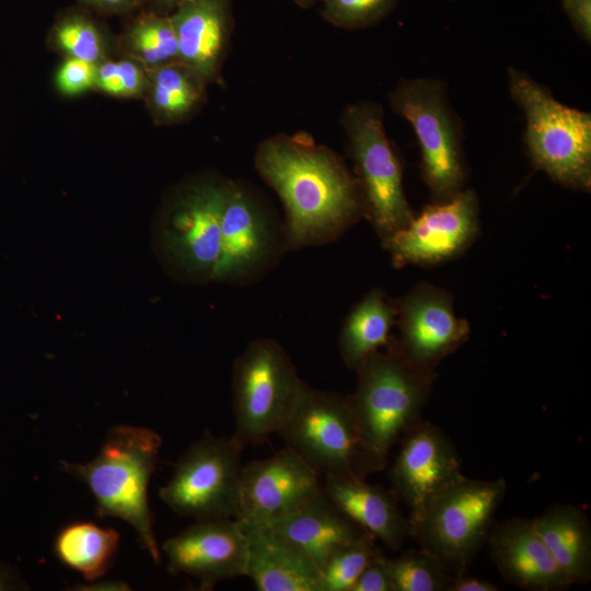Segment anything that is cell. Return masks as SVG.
<instances>
[{
    "mask_svg": "<svg viewBox=\"0 0 591 591\" xmlns=\"http://www.w3.org/2000/svg\"><path fill=\"white\" fill-rule=\"evenodd\" d=\"M499 587L482 578L466 575V572L451 576L448 591H498Z\"/></svg>",
    "mask_w": 591,
    "mask_h": 591,
    "instance_id": "obj_36",
    "label": "cell"
},
{
    "mask_svg": "<svg viewBox=\"0 0 591 591\" xmlns=\"http://www.w3.org/2000/svg\"><path fill=\"white\" fill-rule=\"evenodd\" d=\"M351 591H393L384 565V555L380 551L363 569Z\"/></svg>",
    "mask_w": 591,
    "mask_h": 591,
    "instance_id": "obj_34",
    "label": "cell"
},
{
    "mask_svg": "<svg viewBox=\"0 0 591 591\" xmlns=\"http://www.w3.org/2000/svg\"><path fill=\"white\" fill-rule=\"evenodd\" d=\"M80 590H128V586L121 581H100L91 586L77 588Z\"/></svg>",
    "mask_w": 591,
    "mask_h": 591,
    "instance_id": "obj_39",
    "label": "cell"
},
{
    "mask_svg": "<svg viewBox=\"0 0 591 591\" xmlns=\"http://www.w3.org/2000/svg\"><path fill=\"white\" fill-rule=\"evenodd\" d=\"M232 181L209 179L175 201L162 228L169 262L194 281H212L220 254L221 218Z\"/></svg>",
    "mask_w": 591,
    "mask_h": 591,
    "instance_id": "obj_12",
    "label": "cell"
},
{
    "mask_svg": "<svg viewBox=\"0 0 591 591\" xmlns=\"http://www.w3.org/2000/svg\"><path fill=\"white\" fill-rule=\"evenodd\" d=\"M242 450L232 438L220 439L206 430L175 464L160 498L182 517L236 519Z\"/></svg>",
    "mask_w": 591,
    "mask_h": 591,
    "instance_id": "obj_11",
    "label": "cell"
},
{
    "mask_svg": "<svg viewBox=\"0 0 591 591\" xmlns=\"http://www.w3.org/2000/svg\"><path fill=\"white\" fill-rule=\"evenodd\" d=\"M512 100L525 116L528 154L537 169L567 188H591V115L558 102L528 73L508 68Z\"/></svg>",
    "mask_w": 591,
    "mask_h": 591,
    "instance_id": "obj_4",
    "label": "cell"
},
{
    "mask_svg": "<svg viewBox=\"0 0 591 591\" xmlns=\"http://www.w3.org/2000/svg\"><path fill=\"white\" fill-rule=\"evenodd\" d=\"M148 72L130 60L100 62L96 69L95 86L115 96H136L147 89Z\"/></svg>",
    "mask_w": 591,
    "mask_h": 591,
    "instance_id": "obj_32",
    "label": "cell"
},
{
    "mask_svg": "<svg viewBox=\"0 0 591 591\" xmlns=\"http://www.w3.org/2000/svg\"><path fill=\"white\" fill-rule=\"evenodd\" d=\"M533 525L572 584L591 579V523L578 506L554 503L532 519Z\"/></svg>",
    "mask_w": 591,
    "mask_h": 591,
    "instance_id": "obj_23",
    "label": "cell"
},
{
    "mask_svg": "<svg viewBox=\"0 0 591 591\" xmlns=\"http://www.w3.org/2000/svg\"><path fill=\"white\" fill-rule=\"evenodd\" d=\"M322 490L320 475L286 447L243 465L236 519L244 525L270 526Z\"/></svg>",
    "mask_w": 591,
    "mask_h": 591,
    "instance_id": "obj_15",
    "label": "cell"
},
{
    "mask_svg": "<svg viewBox=\"0 0 591 591\" xmlns=\"http://www.w3.org/2000/svg\"><path fill=\"white\" fill-rule=\"evenodd\" d=\"M304 381L285 348L271 338L248 343L232 371L234 433L240 447L260 444L277 433Z\"/></svg>",
    "mask_w": 591,
    "mask_h": 591,
    "instance_id": "obj_8",
    "label": "cell"
},
{
    "mask_svg": "<svg viewBox=\"0 0 591 591\" xmlns=\"http://www.w3.org/2000/svg\"><path fill=\"white\" fill-rule=\"evenodd\" d=\"M167 569L199 580L201 589L246 576L247 538L235 518L205 519L163 543Z\"/></svg>",
    "mask_w": 591,
    "mask_h": 591,
    "instance_id": "obj_16",
    "label": "cell"
},
{
    "mask_svg": "<svg viewBox=\"0 0 591 591\" xmlns=\"http://www.w3.org/2000/svg\"><path fill=\"white\" fill-rule=\"evenodd\" d=\"M384 565L393 591H448L452 573L430 553L410 549L397 557H386Z\"/></svg>",
    "mask_w": 591,
    "mask_h": 591,
    "instance_id": "obj_28",
    "label": "cell"
},
{
    "mask_svg": "<svg viewBox=\"0 0 591 591\" xmlns=\"http://www.w3.org/2000/svg\"><path fill=\"white\" fill-rule=\"evenodd\" d=\"M178 61L206 83L220 71L231 31L230 0H193L170 14Z\"/></svg>",
    "mask_w": 591,
    "mask_h": 591,
    "instance_id": "obj_19",
    "label": "cell"
},
{
    "mask_svg": "<svg viewBox=\"0 0 591 591\" xmlns=\"http://www.w3.org/2000/svg\"><path fill=\"white\" fill-rule=\"evenodd\" d=\"M205 81L181 61L148 71L149 103L162 121L186 117L201 101Z\"/></svg>",
    "mask_w": 591,
    "mask_h": 591,
    "instance_id": "obj_26",
    "label": "cell"
},
{
    "mask_svg": "<svg viewBox=\"0 0 591 591\" xmlns=\"http://www.w3.org/2000/svg\"><path fill=\"white\" fill-rule=\"evenodd\" d=\"M479 230L475 190L464 188L450 200L431 202L403 229L382 240L395 267L433 265L463 253Z\"/></svg>",
    "mask_w": 591,
    "mask_h": 591,
    "instance_id": "obj_14",
    "label": "cell"
},
{
    "mask_svg": "<svg viewBox=\"0 0 591 591\" xmlns=\"http://www.w3.org/2000/svg\"><path fill=\"white\" fill-rule=\"evenodd\" d=\"M118 542L117 531L82 521L62 528L56 536L54 549L66 566L86 580H96L109 569Z\"/></svg>",
    "mask_w": 591,
    "mask_h": 591,
    "instance_id": "obj_25",
    "label": "cell"
},
{
    "mask_svg": "<svg viewBox=\"0 0 591 591\" xmlns=\"http://www.w3.org/2000/svg\"><path fill=\"white\" fill-rule=\"evenodd\" d=\"M399 442L401 449L389 476L392 490L408 507V518H412L432 496L462 474L461 462L443 430L422 419Z\"/></svg>",
    "mask_w": 591,
    "mask_h": 591,
    "instance_id": "obj_17",
    "label": "cell"
},
{
    "mask_svg": "<svg viewBox=\"0 0 591 591\" xmlns=\"http://www.w3.org/2000/svg\"><path fill=\"white\" fill-rule=\"evenodd\" d=\"M242 526L248 551L245 577L258 591H322L320 569L305 555L269 526Z\"/></svg>",
    "mask_w": 591,
    "mask_h": 591,
    "instance_id": "obj_21",
    "label": "cell"
},
{
    "mask_svg": "<svg viewBox=\"0 0 591 591\" xmlns=\"http://www.w3.org/2000/svg\"><path fill=\"white\" fill-rule=\"evenodd\" d=\"M370 533L335 549L320 568L322 591H351L357 579L379 552Z\"/></svg>",
    "mask_w": 591,
    "mask_h": 591,
    "instance_id": "obj_29",
    "label": "cell"
},
{
    "mask_svg": "<svg viewBox=\"0 0 591 591\" xmlns=\"http://www.w3.org/2000/svg\"><path fill=\"white\" fill-rule=\"evenodd\" d=\"M394 302L398 333L387 347L416 367L434 370L470 336L468 322L456 316L442 288L421 282Z\"/></svg>",
    "mask_w": 591,
    "mask_h": 591,
    "instance_id": "obj_13",
    "label": "cell"
},
{
    "mask_svg": "<svg viewBox=\"0 0 591 591\" xmlns=\"http://www.w3.org/2000/svg\"><path fill=\"white\" fill-rule=\"evenodd\" d=\"M507 487L503 478L482 480L461 474L408 518L410 537L450 573L466 572L487 543Z\"/></svg>",
    "mask_w": 591,
    "mask_h": 591,
    "instance_id": "obj_6",
    "label": "cell"
},
{
    "mask_svg": "<svg viewBox=\"0 0 591 591\" xmlns=\"http://www.w3.org/2000/svg\"><path fill=\"white\" fill-rule=\"evenodd\" d=\"M398 0H323L322 15L345 30H361L381 22Z\"/></svg>",
    "mask_w": 591,
    "mask_h": 591,
    "instance_id": "obj_31",
    "label": "cell"
},
{
    "mask_svg": "<svg viewBox=\"0 0 591 591\" xmlns=\"http://www.w3.org/2000/svg\"><path fill=\"white\" fill-rule=\"evenodd\" d=\"M487 543L507 582L531 591H561L572 586L538 536L532 519L512 518L493 525Z\"/></svg>",
    "mask_w": 591,
    "mask_h": 591,
    "instance_id": "obj_18",
    "label": "cell"
},
{
    "mask_svg": "<svg viewBox=\"0 0 591 591\" xmlns=\"http://www.w3.org/2000/svg\"><path fill=\"white\" fill-rule=\"evenodd\" d=\"M255 167L282 202L288 252L332 243L366 216L355 174L308 135L267 138Z\"/></svg>",
    "mask_w": 591,
    "mask_h": 591,
    "instance_id": "obj_1",
    "label": "cell"
},
{
    "mask_svg": "<svg viewBox=\"0 0 591 591\" xmlns=\"http://www.w3.org/2000/svg\"><path fill=\"white\" fill-rule=\"evenodd\" d=\"M193 0H155L157 8L162 11L161 13L173 12L178 7L190 2Z\"/></svg>",
    "mask_w": 591,
    "mask_h": 591,
    "instance_id": "obj_40",
    "label": "cell"
},
{
    "mask_svg": "<svg viewBox=\"0 0 591 591\" xmlns=\"http://www.w3.org/2000/svg\"><path fill=\"white\" fill-rule=\"evenodd\" d=\"M323 489L331 501L351 521L398 551L410 537V524L393 490L369 484L366 478L344 475L324 476Z\"/></svg>",
    "mask_w": 591,
    "mask_h": 591,
    "instance_id": "obj_20",
    "label": "cell"
},
{
    "mask_svg": "<svg viewBox=\"0 0 591 591\" xmlns=\"http://www.w3.org/2000/svg\"><path fill=\"white\" fill-rule=\"evenodd\" d=\"M85 4L106 12L126 11L137 5L141 0H81Z\"/></svg>",
    "mask_w": 591,
    "mask_h": 591,
    "instance_id": "obj_37",
    "label": "cell"
},
{
    "mask_svg": "<svg viewBox=\"0 0 591 591\" xmlns=\"http://www.w3.org/2000/svg\"><path fill=\"white\" fill-rule=\"evenodd\" d=\"M389 102L414 129L421 153V177L431 201L450 200L464 189L467 171L463 128L449 102L447 85L434 79H402Z\"/></svg>",
    "mask_w": 591,
    "mask_h": 591,
    "instance_id": "obj_7",
    "label": "cell"
},
{
    "mask_svg": "<svg viewBox=\"0 0 591 591\" xmlns=\"http://www.w3.org/2000/svg\"><path fill=\"white\" fill-rule=\"evenodd\" d=\"M23 586L11 568L0 563V591L22 589Z\"/></svg>",
    "mask_w": 591,
    "mask_h": 591,
    "instance_id": "obj_38",
    "label": "cell"
},
{
    "mask_svg": "<svg viewBox=\"0 0 591 591\" xmlns=\"http://www.w3.org/2000/svg\"><path fill=\"white\" fill-rule=\"evenodd\" d=\"M305 555L318 569L338 547L367 532L345 515L324 489L300 509L269 526Z\"/></svg>",
    "mask_w": 591,
    "mask_h": 591,
    "instance_id": "obj_22",
    "label": "cell"
},
{
    "mask_svg": "<svg viewBox=\"0 0 591 591\" xmlns=\"http://www.w3.org/2000/svg\"><path fill=\"white\" fill-rule=\"evenodd\" d=\"M395 302L373 288L347 314L338 337V350L347 368L356 370L370 355L387 347L395 325Z\"/></svg>",
    "mask_w": 591,
    "mask_h": 591,
    "instance_id": "obj_24",
    "label": "cell"
},
{
    "mask_svg": "<svg viewBox=\"0 0 591 591\" xmlns=\"http://www.w3.org/2000/svg\"><path fill=\"white\" fill-rule=\"evenodd\" d=\"M96 69V63L69 57L57 71V88L68 95L85 92L95 85Z\"/></svg>",
    "mask_w": 591,
    "mask_h": 591,
    "instance_id": "obj_33",
    "label": "cell"
},
{
    "mask_svg": "<svg viewBox=\"0 0 591 591\" xmlns=\"http://www.w3.org/2000/svg\"><path fill=\"white\" fill-rule=\"evenodd\" d=\"M366 216L381 241L406 227L415 217L403 187V167L389 140L383 112L373 102H358L343 113Z\"/></svg>",
    "mask_w": 591,
    "mask_h": 591,
    "instance_id": "obj_9",
    "label": "cell"
},
{
    "mask_svg": "<svg viewBox=\"0 0 591 591\" xmlns=\"http://www.w3.org/2000/svg\"><path fill=\"white\" fill-rule=\"evenodd\" d=\"M294 3L303 9L311 8L316 3H321L323 0H293Z\"/></svg>",
    "mask_w": 591,
    "mask_h": 591,
    "instance_id": "obj_41",
    "label": "cell"
},
{
    "mask_svg": "<svg viewBox=\"0 0 591 591\" xmlns=\"http://www.w3.org/2000/svg\"><path fill=\"white\" fill-rule=\"evenodd\" d=\"M355 371L357 385L347 398L368 448L385 468L392 448L421 420L436 372L412 364L391 347L370 355Z\"/></svg>",
    "mask_w": 591,
    "mask_h": 591,
    "instance_id": "obj_3",
    "label": "cell"
},
{
    "mask_svg": "<svg viewBox=\"0 0 591 591\" xmlns=\"http://www.w3.org/2000/svg\"><path fill=\"white\" fill-rule=\"evenodd\" d=\"M56 46L70 58L99 65L104 56V38L93 20L74 12L61 18L53 30Z\"/></svg>",
    "mask_w": 591,
    "mask_h": 591,
    "instance_id": "obj_30",
    "label": "cell"
},
{
    "mask_svg": "<svg viewBox=\"0 0 591 591\" xmlns=\"http://www.w3.org/2000/svg\"><path fill=\"white\" fill-rule=\"evenodd\" d=\"M288 252L283 220L252 188L231 182L221 218L212 281L246 287L266 277Z\"/></svg>",
    "mask_w": 591,
    "mask_h": 591,
    "instance_id": "obj_10",
    "label": "cell"
},
{
    "mask_svg": "<svg viewBox=\"0 0 591 591\" xmlns=\"http://www.w3.org/2000/svg\"><path fill=\"white\" fill-rule=\"evenodd\" d=\"M161 445L162 439L155 431L119 425L108 431L100 453L91 462H60L63 472L90 488L97 515L128 522L137 532L140 546L157 564L160 551L148 502V485Z\"/></svg>",
    "mask_w": 591,
    "mask_h": 591,
    "instance_id": "obj_2",
    "label": "cell"
},
{
    "mask_svg": "<svg viewBox=\"0 0 591 591\" xmlns=\"http://www.w3.org/2000/svg\"><path fill=\"white\" fill-rule=\"evenodd\" d=\"M563 8L579 36L591 42V0H563Z\"/></svg>",
    "mask_w": 591,
    "mask_h": 591,
    "instance_id": "obj_35",
    "label": "cell"
},
{
    "mask_svg": "<svg viewBox=\"0 0 591 591\" xmlns=\"http://www.w3.org/2000/svg\"><path fill=\"white\" fill-rule=\"evenodd\" d=\"M127 46L146 70L178 61V44L170 14L140 16L127 33Z\"/></svg>",
    "mask_w": 591,
    "mask_h": 591,
    "instance_id": "obj_27",
    "label": "cell"
},
{
    "mask_svg": "<svg viewBox=\"0 0 591 591\" xmlns=\"http://www.w3.org/2000/svg\"><path fill=\"white\" fill-rule=\"evenodd\" d=\"M277 433L320 476L367 478L384 470L368 448L347 395L304 382Z\"/></svg>",
    "mask_w": 591,
    "mask_h": 591,
    "instance_id": "obj_5",
    "label": "cell"
}]
</instances>
